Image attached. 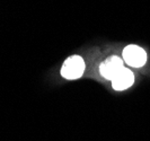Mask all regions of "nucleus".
Instances as JSON below:
<instances>
[{"label": "nucleus", "mask_w": 150, "mask_h": 141, "mask_svg": "<svg viewBox=\"0 0 150 141\" xmlns=\"http://www.w3.org/2000/svg\"><path fill=\"white\" fill-rule=\"evenodd\" d=\"M85 71V61L79 55L68 58L61 68V74L68 80H75L83 76Z\"/></svg>", "instance_id": "nucleus-1"}, {"label": "nucleus", "mask_w": 150, "mask_h": 141, "mask_svg": "<svg viewBox=\"0 0 150 141\" xmlns=\"http://www.w3.org/2000/svg\"><path fill=\"white\" fill-rule=\"evenodd\" d=\"M123 63H124L123 59H121V58L116 57V55H113V57L108 58L107 60H105V61L100 64V67H99V72H100V74H102L104 78L112 80L113 78L124 68Z\"/></svg>", "instance_id": "nucleus-3"}, {"label": "nucleus", "mask_w": 150, "mask_h": 141, "mask_svg": "<svg viewBox=\"0 0 150 141\" xmlns=\"http://www.w3.org/2000/svg\"><path fill=\"white\" fill-rule=\"evenodd\" d=\"M123 61L127 64L134 68H140L146 64L147 62V53L142 47L138 45H128L123 50Z\"/></svg>", "instance_id": "nucleus-2"}, {"label": "nucleus", "mask_w": 150, "mask_h": 141, "mask_svg": "<svg viewBox=\"0 0 150 141\" xmlns=\"http://www.w3.org/2000/svg\"><path fill=\"white\" fill-rule=\"evenodd\" d=\"M134 82V74L128 68H123L112 79V87L115 90H125Z\"/></svg>", "instance_id": "nucleus-4"}]
</instances>
